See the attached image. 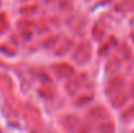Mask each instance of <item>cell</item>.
Here are the masks:
<instances>
[]
</instances>
